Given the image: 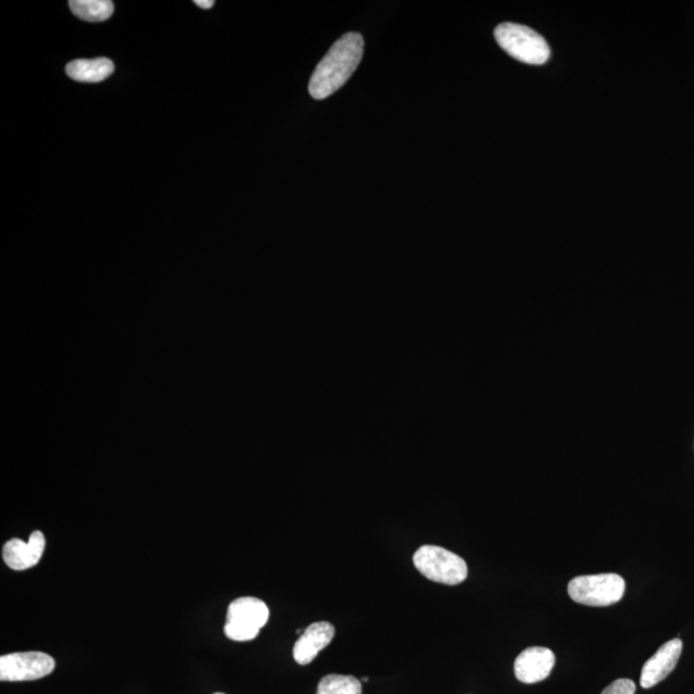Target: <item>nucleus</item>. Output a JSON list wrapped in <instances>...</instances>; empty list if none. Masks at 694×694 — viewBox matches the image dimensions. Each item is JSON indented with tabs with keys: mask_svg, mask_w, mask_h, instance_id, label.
Wrapping results in <instances>:
<instances>
[{
	"mask_svg": "<svg viewBox=\"0 0 694 694\" xmlns=\"http://www.w3.org/2000/svg\"><path fill=\"white\" fill-rule=\"evenodd\" d=\"M364 40L361 34L349 33L336 41L308 83V93L315 100H326L338 92L356 72L363 58Z\"/></svg>",
	"mask_w": 694,
	"mask_h": 694,
	"instance_id": "nucleus-1",
	"label": "nucleus"
},
{
	"mask_svg": "<svg viewBox=\"0 0 694 694\" xmlns=\"http://www.w3.org/2000/svg\"><path fill=\"white\" fill-rule=\"evenodd\" d=\"M497 45L514 58L528 65H544L551 58V49L542 35L528 26L502 24L495 29Z\"/></svg>",
	"mask_w": 694,
	"mask_h": 694,
	"instance_id": "nucleus-2",
	"label": "nucleus"
},
{
	"mask_svg": "<svg viewBox=\"0 0 694 694\" xmlns=\"http://www.w3.org/2000/svg\"><path fill=\"white\" fill-rule=\"evenodd\" d=\"M416 569L434 583L458 585L468 577L466 560L438 545H424L413 556Z\"/></svg>",
	"mask_w": 694,
	"mask_h": 694,
	"instance_id": "nucleus-3",
	"label": "nucleus"
},
{
	"mask_svg": "<svg viewBox=\"0 0 694 694\" xmlns=\"http://www.w3.org/2000/svg\"><path fill=\"white\" fill-rule=\"evenodd\" d=\"M626 580L617 573L584 575L570 581L569 595L580 605L606 607L621 601L626 594Z\"/></svg>",
	"mask_w": 694,
	"mask_h": 694,
	"instance_id": "nucleus-4",
	"label": "nucleus"
},
{
	"mask_svg": "<svg viewBox=\"0 0 694 694\" xmlns=\"http://www.w3.org/2000/svg\"><path fill=\"white\" fill-rule=\"evenodd\" d=\"M269 620V608L262 600L242 597L230 603L224 633L235 642L255 640Z\"/></svg>",
	"mask_w": 694,
	"mask_h": 694,
	"instance_id": "nucleus-5",
	"label": "nucleus"
},
{
	"mask_svg": "<svg viewBox=\"0 0 694 694\" xmlns=\"http://www.w3.org/2000/svg\"><path fill=\"white\" fill-rule=\"evenodd\" d=\"M55 661L43 652H16L0 657L2 682H31L52 674Z\"/></svg>",
	"mask_w": 694,
	"mask_h": 694,
	"instance_id": "nucleus-6",
	"label": "nucleus"
},
{
	"mask_svg": "<svg viewBox=\"0 0 694 694\" xmlns=\"http://www.w3.org/2000/svg\"><path fill=\"white\" fill-rule=\"evenodd\" d=\"M46 551V538L43 532L34 531L29 542L18 538L11 539L3 546V559L12 570L25 571L37 566Z\"/></svg>",
	"mask_w": 694,
	"mask_h": 694,
	"instance_id": "nucleus-7",
	"label": "nucleus"
},
{
	"mask_svg": "<svg viewBox=\"0 0 694 694\" xmlns=\"http://www.w3.org/2000/svg\"><path fill=\"white\" fill-rule=\"evenodd\" d=\"M555 665L556 656L550 648L530 647L516 658L515 676L525 684L543 682Z\"/></svg>",
	"mask_w": 694,
	"mask_h": 694,
	"instance_id": "nucleus-8",
	"label": "nucleus"
},
{
	"mask_svg": "<svg viewBox=\"0 0 694 694\" xmlns=\"http://www.w3.org/2000/svg\"><path fill=\"white\" fill-rule=\"evenodd\" d=\"M683 642L676 638L665 643L649 660L644 664L641 674V686L649 690L668 678L682 655Z\"/></svg>",
	"mask_w": 694,
	"mask_h": 694,
	"instance_id": "nucleus-9",
	"label": "nucleus"
},
{
	"mask_svg": "<svg viewBox=\"0 0 694 694\" xmlns=\"http://www.w3.org/2000/svg\"><path fill=\"white\" fill-rule=\"evenodd\" d=\"M336 630L331 622H314L304 630L293 646V658L299 665H308L315 660L320 651L332 642Z\"/></svg>",
	"mask_w": 694,
	"mask_h": 694,
	"instance_id": "nucleus-10",
	"label": "nucleus"
},
{
	"mask_svg": "<svg viewBox=\"0 0 694 694\" xmlns=\"http://www.w3.org/2000/svg\"><path fill=\"white\" fill-rule=\"evenodd\" d=\"M115 72L114 62L109 59L75 60L66 66V74L75 81L100 83Z\"/></svg>",
	"mask_w": 694,
	"mask_h": 694,
	"instance_id": "nucleus-11",
	"label": "nucleus"
},
{
	"mask_svg": "<svg viewBox=\"0 0 694 694\" xmlns=\"http://www.w3.org/2000/svg\"><path fill=\"white\" fill-rule=\"evenodd\" d=\"M70 10L77 18L88 23H103L114 13V3L110 0H72Z\"/></svg>",
	"mask_w": 694,
	"mask_h": 694,
	"instance_id": "nucleus-12",
	"label": "nucleus"
},
{
	"mask_svg": "<svg viewBox=\"0 0 694 694\" xmlns=\"http://www.w3.org/2000/svg\"><path fill=\"white\" fill-rule=\"evenodd\" d=\"M362 682L352 676H327L320 680L317 694H362Z\"/></svg>",
	"mask_w": 694,
	"mask_h": 694,
	"instance_id": "nucleus-13",
	"label": "nucleus"
},
{
	"mask_svg": "<svg viewBox=\"0 0 694 694\" xmlns=\"http://www.w3.org/2000/svg\"><path fill=\"white\" fill-rule=\"evenodd\" d=\"M636 691L635 683L630 679H617L609 684L601 694H634Z\"/></svg>",
	"mask_w": 694,
	"mask_h": 694,
	"instance_id": "nucleus-14",
	"label": "nucleus"
},
{
	"mask_svg": "<svg viewBox=\"0 0 694 694\" xmlns=\"http://www.w3.org/2000/svg\"><path fill=\"white\" fill-rule=\"evenodd\" d=\"M194 4L199 5L202 10H210L213 9V5L215 3L213 2V0H195Z\"/></svg>",
	"mask_w": 694,
	"mask_h": 694,
	"instance_id": "nucleus-15",
	"label": "nucleus"
},
{
	"mask_svg": "<svg viewBox=\"0 0 694 694\" xmlns=\"http://www.w3.org/2000/svg\"><path fill=\"white\" fill-rule=\"evenodd\" d=\"M362 680H363V682H366V683H368V682H369V679H368V678H363Z\"/></svg>",
	"mask_w": 694,
	"mask_h": 694,
	"instance_id": "nucleus-16",
	"label": "nucleus"
},
{
	"mask_svg": "<svg viewBox=\"0 0 694 694\" xmlns=\"http://www.w3.org/2000/svg\"><path fill=\"white\" fill-rule=\"evenodd\" d=\"M214 694H224V693H214Z\"/></svg>",
	"mask_w": 694,
	"mask_h": 694,
	"instance_id": "nucleus-17",
	"label": "nucleus"
}]
</instances>
